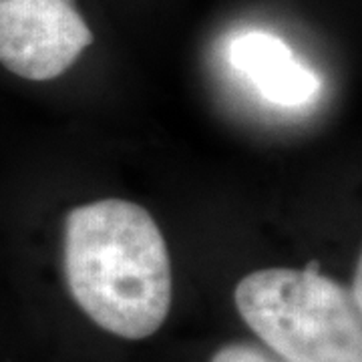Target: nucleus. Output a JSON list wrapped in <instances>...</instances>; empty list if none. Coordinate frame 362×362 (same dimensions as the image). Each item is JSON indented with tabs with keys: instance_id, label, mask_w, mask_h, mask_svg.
Masks as SVG:
<instances>
[{
	"instance_id": "1",
	"label": "nucleus",
	"mask_w": 362,
	"mask_h": 362,
	"mask_svg": "<svg viewBox=\"0 0 362 362\" xmlns=\"http://www.w3.org/2000/svg\"><path fill=\"white\" fill-rule=\"evenodd\" d=\"M65 278L93 322L125 340L163 326L173 302V270L153 216L133 202L101 199L69 211Z\"/></svg>"
},
{
	"instance_id": "2",
	"label": "nucleus",
	"mask_w": 362,
	"mask_h": 362,
	"mask_svg": "<svg viewBox=\"0 0 362 362\" xmlns=\"http://www.w3.org/2000/svg\"><path fill=\"white\" fill-rule=\"evenodd\" d=\"M233 302L252 332L284 362H362L361 310L349 288L304 270L266 268L242 278Z\"/></svg>"
},
{
	"instance_id": "3",
	"label": "nucleus",
	"mask_w": 362,
	"mask_h": 362,
	"mask_svg": "<svg viewBox=\"0 0 362 362\" xmlns=\"http://www.w3.org/2000/svg\"><path fill=\"white\" fill-rule=\"evenodd\" d=\"M93 42L75 0H0V65L16 77H61Z\"/></svg>"
},
{
	"instance_id": "4",
	"label": "nucleus",
	"mask_w": 362,
	"mask_h": 362,
	"mask_svg": "<svg viewBox=\"0 0 362 362\" xmlns=\"http://www.w3.org/2000/svg\"><path fill=\"white\" fill-rule=\"evenodd\" d=\"M230 63L278 107H304L318 99L322 83L302 65L284 40L268 33H246L230 45Z\"/></svg>"
},
{
	"instance_id": "5",
	"label": "nucleus",
	"mask_w": 362,
	"mask_h": 362,
	"mask_svg": "<svg viewBox=\"0 0 362 362\" xmlns=\"http://www.w3.org/2000/svg\"><path fill=\"white\" fill-rule=\"evenodd\" d=\"M209 362H284L280 358H274L272 354L264 352L262 349H256L252 344H242V342H233L226 344L220 349L214 358Z\"/></svg>"
}]
</instances>
